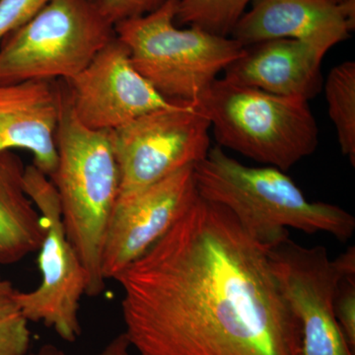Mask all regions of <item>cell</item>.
Listing matches in <instances>:
<instances>
[{"mask_svg": "<svg viewBox=\"0 0 355 355\" xmlns=\"http://www.w3.org/2000/svg\"><path fill=\"white\" fill-rule=\"evenodd\" d=\"M12 282L0 273V355H26L31 343L29 321Z\"/></svg>", "mask_w": 355, "mask_h": 355, "instance_id": "18", "label": "cell"}, {"mask_svg": "<svg viewBox=\"0 0 355 355\" xmlns=\"http://www.w3.org/2000/svg\"><path fill=\"white\" fill-rule=\"evenodd\" d=\"M180 0H166L157 10L114 25L130 50L135 69L159 94L173 102L197 101L244 46L193 26L175 23Z\"/></svg>", "mask_w": 355, "mask_h": 355, "instance_id": "5", "label": "cell"}, {"mask_svg": "<svg viewBox=\"0 0 355 355\" xmlns=\"http://www.w3.org/2000/svg\"><path fill=\"white\" fill-rule=\"evenodd\" d=\"M198 195L195 166L116 202L102 252L105 280L132 265L173 227Z\"/></svg>", "mask_w": 355, "mask_h": 355, "instance_id": "11", "label": "cell"}, {"mask_svg": "<svg viewBox=\"0 0 355 355\" xmlns=\"http://www.w3.org/2000/svg\"><path fill=\"white\" fill-rule=\"evenodd\" d=\"M253 0H180L175 23L230 37Z\"/></svg>", "mask_w": 355, "mask_h": 355, "instance_id": "17", "label": "cell"}, {"mask_svg": "<svg viewBox=\"0 0 355 355\" xmlns=\"http://www.w3.org/2000/svg\"><path fill=\"white\" fill-rule=\"evenodd\" d=\"M64 83L77 120L93 130L114 132L175 103L139 73L128 46L116 36L85 69Z\"/></svg>", "mask_w": 355, "mask_h": 355, "instance_id": "10", "label": "cell"}, {"mask_svg": "<svg viewBox=\"0 0 355 355\" xmlns=\"http://www.w3.org/2000/svg\"><path fill=\"white\" fill-rule=\"evenodd\" d=\"M96 6L111 24L153 13L166 0H94Z\"/></svg>", "mask_w": 355, "mask_h": 355, "instance_id": "20", "label": "cell"}, {"mask_svg": "<svg viewBox=\"0 0 355 355\" xmlns=\"http://www.w3.org/2000/svg\"><path fill=\"white\" fill-rule=\"evenodd\" d=\"M23 184L43 217L44 235L39 249L41 282L31 291H17V300L29 322L53 329L62 340L81 335L80 300L87 288L83 263L65 233L57 189L34 165L26 166Z\"/></svg>", "mask_w": 355, "mask_h": 355, "instance_id": "8", "label": "cell"}, {"mask_svg": "<svg viewBox=\"0 0 355 355\" xmlns=\"http://www.w3.org/2000/svg\"><path fill=\"white\" fill-rule=\"evenodd\" d=\"M270 248L200 193L114 280L139 355H300Z\"/></svg>", "mask_w": 355, "mask_h": 355, "instance_id": "1", "label": "cell"}, {"mask_svg": "<svg viewBox=\"0 0 355 355\" xmlns=\"http://www.w3.org/2000/svg\"><path fill=\"white\" fill-rule=\"evenodd\" d=\"M210 130L209 118L197 100L175 102L114 130L121 173L118 200L202 162L211 148Z\"/></svg>", "mask_w": 355, "mask_h": 355, "instance_id": "9", "label": "cell"}, {"mask_svg": "<svg viewBox=\"0 0 355 355\" xmlns=\"http://www.w3.org/2000/svg\"><path fill=\"white\" fill-rule=\"evenodd\" d=\"M130 340L125 333L120 334L118 336L113 338L106 345L104 349L97 355H132L130 354ZM32 355H65L64 352L53 345H44L43 347H40L36 354Z\"/></svg>", "mask_w": 355, "mask_h": 355, "instance_id": "22", "label": "cell"}, {"mask_svg": "<svg viewBox=\"0 0 355 355\" xmlns=\"http://www.w3.org/2000/svg\"><path fill=\"white\" fill-rule=\"evenodd\" d=\"M323 86L340 151L354 166L355 62L347 60L333 67Z\"/></svg>", "mask_w": 355, "mask_h": 355, "instance_id": "16", "label": "cell"}, {"mask_svg": "<svg viewBox=\"0 0 355 355\" xmlns=\"http://www.w3.org/2000/svg\"><path fill=\"white\" fill-rule=\"evenodd\" d=\"M329 1L336 2V3H343V2L347 1V0H329Z\"/></svg>", "mask_w": 355, "mask_h": 355, "instance_id": "23", "label": "cell"}, {"mask_svg": "<svg viewBox=\"0 0 355 355\" xmlns=\"http://www.w3.org/2000/svg\"><path fill=\"white\" fill-rule=\"evenodd\" d=\"M60 111V80L0 84V153L29 151L33 165L51 179L58 165Z\"/></svg>", "mask_w": 355, "mask_h": 355, "instance_id": "13", "label": "cell"}, {"mask_svg": "<svg viewBox=\"0 0 355 355\" xmlns=\"http://www.w3.org/2000/svg\"><path fill=\"white\" fill-rule=\"evenodd\" d=\"M57 132L58 165L51 178L60 198L62 224L86 275V295H100L106 280L102 252L118 202L121 173L113 132L93 130L77 120L64 80Z\"/></svg>", "mask_w": 355, "mask_h": 355, "instance_id": "3", "label": "cell"}, {"mask_svg": "<svg viewBox=\"0 0 355 355\" xmlns=\"http://www.w3.org/2000/svg\"><path fill=\"white\" fill-rule=\"evenodd\" d=\"M91 1H94V0H91Z\"/></svg>", "mask_w": 355, "mask_h": 355, "instance_id": "24", "label": "cell"}, {"mask_svg": "<svg viewBox=\"0 0 355 355\" xmlns=\"http://www.w3.org/2000/svg\"><path fill=\"white\" fill-rule=\"evenodd\" d=\"M200 196L223 205L254 239L268 248L289 237L288 229L327 233L345 242L355 218L331 203L310 202L291 178L277 168L249 167L211 147L195 166Z\"/></svg>", "mask_w": 355, "mask_h": 355, "instance_id": "2", "label": "cell"}, {"mask_svg": "<svg viewBox=\"0 0 355 355\" xmlns=\"http://www.w3.org/2000/svg\"><path fill=\"white\" fill-rule=\"evenodd\" d=\"M273 272L297 323L300 355H354L335 313L340 280L355 275V250L331 259L323 246L291 238L270 248Z\"/></svg>", "mask_w": 355, "mask_h": 355, "instance_id": "7", "label": "cell"}, {"mask_svg": "<svg viewBox=\"0 0 355 355\" xmlns=\"http://www.w3.org/2000/svg\"><path fill=\"white\" fill-rule=\"evenodd\" d=\"M222 148L287 171L316 150L309 101L270 94L221 77L198 99Z\"/></svg>", "mask_w": 355, "mask_h": 355, "instance_id": "4", "label": "cell"}, {"mask_svg": "<svg viewBox=\"0 0 355 355\" xmlns=\"http://www.w3.org/2000/svg\"><path fill=\"white\" fill-rule=\"evenodd\" d=\"M116 37L91 0H50L0 43V84L67 80Z\"/></svg>", "mask_w": 355, "mask_h": 355, "instance_id": "6", "label": "cell"}, {"mask_svg": "<svg viewBox=\"0 0 355 355\" xmlns=\"http://www.w3.org/2000/svg\"><path fill=\"white\" fill-rule=\"evenodd\" d=\"M50 0H0V43L36 15Z\"/></svg>", "mask_w": 355, "mask_h": 355, "instance_id": "19", "label": "cell"}, {"mask_svg": "<svg viewBox=\"0 0 355 355\" xmlns=\"http://www.w3.org/2000/svg\"><path fill=\"white\" fill-rule=\"evenodd\" d=\"M335 313L343 335L355 347V275L340 280L335 298Z\"/></svg>", "mask_w": 355, "mask_h": 355, "instance_id": "21", "label": "cell"}, {"mask_svg": "<svg viewBox=\"0 0 355 355\" xmlns=\"http://www.w3.org/2000/svg\"><path fill=\"white\" fill-rule=\"evenodd\" d=\"M355 28V0H253L230 37L243 46L292 39L328 53Z\"/></svg>", "mask_w": 355, "mask_h": 355, "instance_id": "12", "label": "cell"}, {"mask_svg": "<svg viewBox=\"0 0 355 355\" xmlns=\"http://www.w3.org/2000/svg\"><path fill=\"white\" fill-rule=\"evenodd\" d=\"M26 166L13 151L0 153V265H13L39 251L43 217L26 193Z\"/></svg>", "mask_w": 355, "mask_h": 355, "instance_id": "15", "label": "cell"}, {"mask_svg": "<svg viewBox=\"0 0 355 355\" xmlns=\"http://www.w3.org/2000/svg\"><path fill=\"white\" fill-rule=\"evenodd\" d=\"M327 51L297 40L277 39L244 46L224 78L284 97L314 98L323 88Z\"/></svg>", "mask_w": 355, "mask_h": 355, "instance_id": "14", "label": "cell"}]
</instances>
